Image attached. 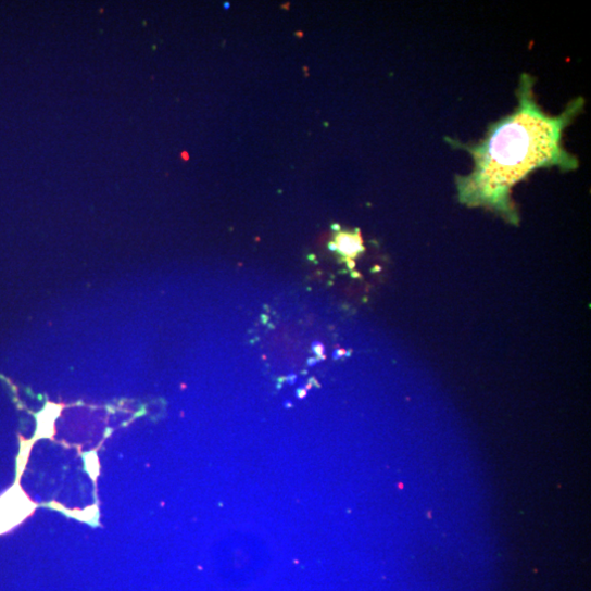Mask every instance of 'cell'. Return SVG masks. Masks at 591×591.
<instances>
[{
    "label": "cell",
    "instance_id": "cell-1",
    "mask_svg": "<svg viewBox=\"0 0 591 591\" xmlns=\"http://www.w3.org/2000/svg\"><path fill=\"white\" fill-rule=\"evenodd\" d=\"M557 130L552 122L523 112L504 124L492 137L481 162V181L490 187H510L555 154Z\"/></svg>",
    "mask_w": 591,
    "mask_h": 591
},
{
    "label": "cell",
    "instance_id": "cell-2",
    "mask_svg": "<svg viewBox=\"0 0 591 591\" xmlns=\"http://www.w3.org/2000/svg\"><path fill=\"white\" fill-rule=\"evenodd\" d=\"M35 505L18 487L0 498V535L21 524L33 513Z\"/></svg>",
    "mask_w": 591,
    "mask_h": 591
},
{
    "label": "cell",
    "instance_id": "cell-3",
    "mask_svg": "<svg viewBox=\"0 0 591 591\" xmlns=\"http://www.w3.org/2000/svg\"><path fill=\"white\" fill-rule=\"evenodd\" d=\"M338 247L347 254H352L359 249V241L356 238L341 235L338 238Z\"/></svg>",
    "mask_w": 591,
    "mask_h": 591
}]
</instances>
